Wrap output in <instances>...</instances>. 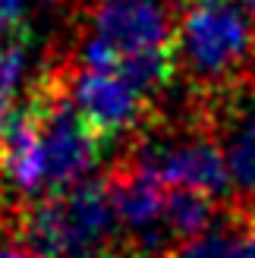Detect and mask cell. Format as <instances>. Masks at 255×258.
<instances>
[{"label": "cell", "instance_id": "obj_1", "mask_svg": "<svg viewBox=\"0 0 255 258\" xmlns=\"http://www.w3.org/2000/svg\"><path fill=\"white\" fill-rule=\"evenodd\" d=\"M13 239L35 258H136L120 236L104 179H85L57 196L19 199Z\"/></svg>", "mask_w": 255, "mask_h": 258}, {"label": "cell", "instance_id": "obj_7", "mask_svg": "<svg viewBox=\"0 0 255 258\" xmlns=\"http://www.w3.org/2000/svg\"><path fill=\"white\" fill-rule=\"evenodd\" d=\"M221 214V202L202 189H186L173 186L167 189V202H164V233H167L170 246L199 239L214 230Z\"/></svg>", "mask_w": 255, "mask_h": 258}, {"label": "cell", "instance_id": "obj_12", "mask_svg": "<svg viewBox=\"0 0 255 258\" xmlns=\"http://www.w3.org/2000/svg\"><path fill=\"white\" fill-rule=\"evenodd\" d=\"M243 258H255V227L246 233V246H243Z\"/></svg>", "mask_w": 255, "mask_h": 258}, {"label": "cell", "instance_id": "obj_8", "mask_svg": "<svg viewBox=\"0 0 255 258\" xmlns=\"http://www.w3.org/2000/svg\"><path fill=\"white\" fill-rule=\"evenodd\" d=\"M252 230V208L243 202L227 199L224 202V224L214 227L211 233L189 239L164 252L161 258H243L246 233Z\"/></svg>", "mask_w": 255, "mask_h": 258}, {"label": "cell", "instance_id": "obj_2", "mask_svg": "<svg viewBox=\"0 0 255 258\" xmlns=\"http://www.w3.org/2000/svg\"><path fill=\"white\" fill-rule=\"evenodd\" d=\"M176 70L199 95H218L255 76V29L230 0H180Z\"/></svg>", "mask_w": 255, "mask_h": 258}, {"label": "cell", "instance_id": "obj_11", "mask_svg": "<svg viewBox=\"0 0 255 258\" xmlns=\"http://www.w3.org/2000/svg\"><path fill=\"white\" fill-rule=\"evenodd\" d=\"M0 258H35V255L25 249L19 239H13V236H0Z\"/></svg>", "mask_w": 255, "mask_h": 258}, {"label": "cell", "instance_id": "obj_6", "mask_svg": "<svg viewBox=\"0 0 255 258\" xmlns=\"http://www.w3.org/2000/svg\"><path fill=\"white\" fill-rule=\"evenodd\" d=\"M92 25L95 35L104 38L117 54L167 47L176 38L170 10L161 0H95Z\"/></svg>", "mask_w": 255, "mask_h": 258}, {"label": "cell", "instance_id": "obj_15", "mask_svg": "<svg viewBox=\"0 0 255 258\" xmlns=\"http://www.w3.org/2000/svg\"><path fill=\"white\" fill-rule=\"evenodd\" d=\"M41 4H57V0H41Z\"/></svg>", "mask_w": 255, "mask_h": 258}, {"label": "cell", "instance_id": "obj_5", "mask_svg": "<svg viewBox=\"0 0 255 258\" xmlns=\"http://www.w3.org/2000/svg\"><path fill=\"white\" fill-rule=\"evenodd\" d=\"M196 113L221 142L236 202H255V76L218 95H199Z\"/></svg>", "mask_w": 255, "mask_h": 258}, {"label": "cell", "instance_id": "obj_9", "mask_svg": "<svg viewBox=\"0 0 255 258\" xmlns=\"http://www.w3.org/2000/svg\"><path fill=\"white\" fill-rule=\"evenodd\" d=\"M113 73H117L123 82H130L139 95H145L148 101L161 98L173 85L176 76H180L173 44L151 47V50H136V54H120Z\"/></svg>", "mask_w": 255, "mask_h": 258}, {"label": "cell", "instance_id": "obj_3", "mask_svg": "<svg viewBox=\"0 0 255 258\" xmlns=\"http://www.w3.org/2000/svg\"><path fill=\"white\" fill-rule=\"evenodd\" d=\"M126 154L142 167H148L167 189H173V186L202 189L214 199L233 196L224 148L214 139L211 129L202 123L199 113H193L189 129L155 133V126H148L142 136H136L133 148Z\"/></svg>", "mask_w": 255, "mask_h": 258}, {"label": "cell", "instance_id": "obj_14", "mask_svg": "<svg viewBox=\"0 0 255 258\" xmlns=\"http://www.w3.org/2000/svg\"><path fill=\"white\" fill-rule=\"evenodd\" d=\"M252 227H255V202H252Z\"/></svg>", "mask_w": 255, "mask_h": 258}, {"label": "cell", "instance_id": "obj_4", "mask_svg": "<svg viewBox=\"0 0 255 258\" xmlns=\"http://www.w3.org/2000/svg\"><path fill=\"white\" fill-rule=\"evenodd\" d=\"M70 98L104 151L123 136H142L155 123L151 101L117 73H92L70 63Z\"/></svg>", "mask_w": 255, "mask_h": 258}, {"label": "cell", "instance_id": "obj_10", "mask_svg": "<svg viewBox=\"0 0 255 258\" xmlns=\"http://www.w3.org/2000/svg\"><path fill=\"white\" fill-rule=\"evenodd\" d=\"M16 205L7 196V189L0 186V236H13V217H16Z\"/></svg>", "mask_w": 255, "mask_h": 258}, {"label": "cell", "instance_id": "obj_13", "mask_svg": "<svg viewBox=\"0 0 255 258\" xmlns=\"http://www.w3.org/2000/svg\"><path fill=\"white\" fill-rule=\"evenodd\" d=\"M230 4H236L239 10L246 13V16H252V19H255V0H230Z\"/></svg>", "mask_w": 255, "mask_h": 258}]
</instances>
